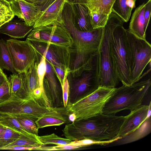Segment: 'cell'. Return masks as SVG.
I'll use <instances>...</instances> for the list:
<instances>
[{"instance_id": "obj_42", "label": "cell", "mask_w": 151, "mask_h": 151, "mask_svg": "<svg viewBox=\"0 0 151 151\" xmlns=\"http://www.w3.org/2000/svg\"><path fill=\"white\" fill-rule=\"evenodd\" d=\"M7 78L5 74L0 73V86L2 84L5 79Z\"/></svg>"}, {"instance_id": "obj_32", "label": "cell", "mask_w": 151, "mask_h": 151, "mask_svg": "<svg viewBox=\"0 0 151 151\" xmlns=\"http://www.w3.org/2000/svg\"><path fill=\"white\" fill-rule=\"evenodd\" d=\"M22 73H17L10 75L8 79L11 95L17 96L22 85Z\"/></svg>"}, {"instance_id": "obj_7", "label": "cell", "mask_w": 151, "mask_h": 151, "mask_svg": "<svg viewBox=\"0 0 151 151\" xmlns=\"http://www.w3.org/2000/svg\"><path fill=\"white\" fill-rule=\"evenodd\" d=\"M115 88L99 86L92 93L67 106L65 108L67 115L73 114L75 120H78L102 113L106 103Z\"/></svg>"}, {"instance_id": "obj_46", "label": "cell", "mask_w": 151, "mask_h": 151, "mask_svg": "<svg viewBox=\"0 0 151 151\" xmlns=\"http://www.w3.org/2000/svg\"><path fill=\"white\" fill-rule=\"evenodd\" d=\"M0 73L2 74H5L3 71V70H2L0 68Z\"/></svg>"}, {"instance_id": "obj_33", "label": "cell", "mask_w": 151, "mask_h": 151, "mask_svg": "<svg viewBox=\"0 0 151 151\" xmlns=\"http://www.w3.org/2000/svg\"><path fill=\"white\" fill-rule=\"evenodd\" d=\"M91 24L93 29L104 28L106 25L109 16L96 12H91Z\"/></svg>"}, {"instance_id": "obj_30", "label": "cell", "mask_w": 151, "mask_h": 151, "mask_svg": "<svg viewBox=\"0 0 151 151\" xmlns=\"http://www.w3.org/2000/svg\"><path fill=\"white\" fill-rule=\"evenodd\" d=\"M21 134L18 132L6 127L0 134V150L18 139Z\"/></svg>"}, {"instance_id": "obj_8", "label": "cell", "mask_w": 151, "mask_h": 151, "mask_svg": "<svg viewBox=\"0 0 151 151\" xmlns=\"http://www.w3.org/2000/svg\"><path fill=\"white\" fill-rule=\"evenodd\" d=\"M99 72L98 52L91 70L83 72L76 77H73L70 73L68 75L69 92L67 106L92 93L99 86Z\"/></svg>"}, {"instance_id": "obj_9", "label": "cell", "mask_w": 151, "mask_h": 151, "mask_svg": "<svg viewBox=\"0 0 151 151\" xmlns=\"http://www.w3.org/2000/svg\"><path fill=\"white\" fill-rule=\"evenodd\" d=\"M26 40L35 50L39 59L44 56L51 64L63 68L66 76L70 73L69 47L27 38Z\"/></svg>"}, {"instance_id": "obj_35", "label": "cell", "mask_w": 151, "mask_h": 151, "mask_svg": "<svg viewBox=\"0 0 151 151\" xmlns=\"http://www.w3.org/2000/svg\"><path fill=\"white\" fill-rule=\"evenodd\" d=\"M11 96L8 78L0 86V103L8 99Z\"/></svg>"}, {"instance_id": "obj_19", "label": "cell", "mask_w": 151, "mask_h": 151, "mask_svg": "<svg viewBox=\"0 0 151 151\" xmlns=\"http://www.w3.org/2000/svg\"><path fill=\"white\" fill-rule=\"evenodd\" d=\"M76 27L82 31H89L93 29L91 24V12L85 4H70Z\"/></svg>"}, {"instance_id": "obj_11", "label": "cell", "mask_w": 151, "mask_h": 151, "mask_svg": "<svg viewBox=\"0 0 151 151\" xmlns=\"http://www.w3.org/2000/svg\"><path fill=\"white\" fill-rule=\"evenodd\" d=\"M6 42L16 70L18 73L26 72L37 60L35 50L26 40L11 39Z\"/></svg>"}, {"instance_id": "obj_4", "label": "cell", "mask_w": 151, "mask_h": 151, "mask_svg": "<svg viewBox=\"0 0 151 151\" xmlns=\"http://www.w3.org/2000/svg\"><path fill=\"white\" fill-rule=\"evenodd\" d=\"M117 14L112 12L103 28L98 50L99 86L115 88L120 81L111 56L110 46L111 33Z\"/></svg>"}, {"instance_id": "obj_18", "label": "cell", "mask_w": 151, "mask_h": 151, "mask_svg": "<svg viewBox=\"0 0 151 151\" xmlns=\"http://www.w3.org/2000/svg\"><path fill=\"white\" fill-rule=\"evenodd\" d=\"M66 113L65 108H54L45 112L35 122L37 129L45 127L60 126L70 122Z\"/></svg>"}, {"instance_id": "obj_14", "label": "cell", "mask_w": 151, "mask_h": 151, "mask_svg": "<svg viewBox=\"0 0 151 151\" xmlns=\"http://www.w3.org/2000/svg\"><path fill=\"white\" fill-rule=\"evenodd\" d=\"M65 3L64 0H55L41 12L33 28L61 23L62 11Z\"/></svg>"}, {"instance_id": "obj_37", "label": "cell", "mask_w": 151, "mask_h": 151, "mask_svg": "<svg viewBox=\"0 0 151 151\" xmlns=\"http://www.w3.org/2000/svg\"><path fill=\"white\" fill-rule=\"evenodd\" d=\"M50 64L62 87L65 78L67 76L65 75V71L63 68L58 66L52 64L50 63Z\"/></svg>"}, {"instance_id": "obj_21", "label": "cell", "mask_w": 151, "mask_h": 151, "mask_svg": "<svg viewBox=\"0 0 151 151\" xmlns=\"http://www.w3.org/2000/svg\"><path fill=\"white\" fill-rule=\"evenodd\" d=\"M33 29L24 22L13 19L5 23L0 27V33L15 38L24 37Z\"/></svg>"}, {"instance_id": "obj_23", "label": "cell", "mask_w": 151, "mask_h": 151, "mask_svg": "<svg viewBox=\"0 0 151 151\" xmlns=\"http://www.w3.org/2000/svg\"><path fill=\"white\" fill-rule=\"evenodd\" d=\"M136 0H115L112 11L119 16L124 22L129 20L133 9L136 7Z\"/></svg>"}, {"instance_id": "obj_28", "label": "cell", "mask_w": 151, "mask_h": 151, "mask_svg": "<svg viewBox=\"0 0 151 151\" xmlns=\"http://www.w3.org/2000/svg\"><path fill=\"white\" fill-rule=\"evenodd\" d=\"M14 16L10 3L5 0H0V27L13 19Z\"/></svg>"}, {"instance_id": "obj_43", "label": "cell", "mask_w": 151, "mask_h": 151, "mask_svg": "<svg viewBox=\"0 0 151 151\" xmlns=\"http://www.w3.org/2000/svg\"><path fill=\"white\" fill-rule=\"evenodd\" d=\"M151 101L150 102L149 105V107L147 111V118L151 116ZM146 118V119H147Z\"/></svg>"}, {"instance_id": "obj_40", "label": "cell", "mask_w": 151, "mask_h": 151, "mask_svg": "<svg viewBox=\"0 0 151 151\" xmlns=\"http://www.w3.org/2000/svg\"><path fill=\"white\" fill-rule=\"evenodd\" d=\"M41 146V145H40ZM16 146L2 149V150H38L40 146Z\"/></svg>"}, {"instance_id": "obj_47", "label": "cell", "mask_w": 151, "mask_h": 151, "mask_svg": "<svg viewBox=\"0 0 151 151\" xmlns=\"http://www.w3.org/2000/svg\"><path fill=\"white\" fill-rule=\"evenodd\" d=\"M9 3L12 0H5Z\"/></svg>"}, {"instance_id": "obj_12", "label": "cell", "mask_w": 151, "mask_h": 151, "mask_svg": "<svg viewBox=\"0 0 151 151\" xmlns=\"http://www.w3.org/2000/svg\"><path fill=\"white\" fill-rule=\"evenodd\" d=\"M27 38L69 47L73 42L71 36L67 29L59 23L33 28Z\"/></svg>"}, {"instance_id": "obj_13", "label": "cell", "mask_w": 151, "mask_h": 151, "mask_svg": "<svg viewBox=\"0 0 151 151\" xmlns=\"http://www.w3.org/2000/svg\"><path fill=\"white\" fill-rule=\"evenodd\" d=\"M46 72L43 81L45 96L51 108L64 107L62 88L50 62L46 59Z\"/></svg>"}, {"instance_id": "obj_41", "label": "cell", "mask_w": 151, "mask_h": 151, "mask_svg": "<svg viewBox=\"0 0 151 151\" xmlns=\"http://www.w3.org/2000/svg\"><path fill=\"white\" fill-rule=\"evenodd\" d=\"M65 2L70 4H80L86 5L87 0H64Z\"/></svg>"}, {"instance_id": "obj_24", "label": "cell", "mask_w": 151, "mask_h": 151, "mask_svg": "<svg viewBox=\"0 0 151 151\" xmlns=\"http://www.w3.org/2000/svg\"><path fill=\"white\" fill-rule=\"evenodd\" d=\"M0 124L21 134L29 137L38 139V136L26 131L19 122L12 116L4 114H0Z\"/></svg>"}, {"instance_id": "obj_17", "label": "cell", "mask_w": 151, "mask_h": 151, "mask_svg": "<svg viewBox=\"0 0 151 151\" xmlns=\"http://www.w3.org/2000/svg\"><path fill=\"white\" fill-rule=\"evenodd\" d=\"M38 63L36 61L27 72L22 73V85L17 96L25 99L33 98L34 91L40 87L37 72Z\"/></svg>"}, {"instance_id": "obj_45", "label": "cell", "mask_w": 151, "mask_h": 151, "mask_svg": "<svg viewBox=\"0 0 151 151\" xmlns=\"http://www.w3.org/2000/svg\"><path fill=\"white\" fill-rule=\"evenodd\" d=\"M6 127L0 124V134L1 133Z\"/></svg>"}, {"instance_id": "obj_29", "label": "cell", "mask_w": 151, "mask_h": 151, "mask_svg": "<svg viewBox=\"0 0 151 151\" xmlns=\"http://www.w3.org/2000/svg\"><path fill=\"white\" fill-rule=\"evenodd\" d=\"M37 138L43 145L48 144H54L57 145H66L69 144L72 141L68 139L58 136L54 133L40 136H38Z\"/></svg>"}, {"instance_id": "obj_25", "label": "cell", "mask_w": 151, "mask_h": 151, "mask_svg": "<svg viewBox=\"0 0 151 151\" xmlns=\"http://www.w3.org/2000/svg\"><path fill=\"white\" fill-rule=\"evenodd\" d=\"M115 0H87L86 5L90 12L109 16L112 12Z\"/></svg>"}, {"instance_id": "obj_6", "label": "cell", "mask_w": 151, "mask_h": 151, "mask_svg": "<svg viewBox=\"0 0 151 151\" xmlns=\"http://www.w3.org/2000/svg\"><path fill=\"white\" fill-rule=\"evenodd\" d=\"M127 49L130 85L138 82L151 62V45L146 40L138 38L126 29Z\"/></svg>"}, {"instance_id": "obj_5", "label": "cell", "mask_w": 151, "mask_h": 151, "mask_svg": "<svg viewBox=\"0 0 151 151\" xmlns=\"http://www.w3.org/2000/svg\"><path fill=\"white\" fill-rule=\"evenodd\" d=\"M124 22L117 15L112 29L110 50L115 68L123 85H129V71L127 49L126 29Z\"/></svg>"}, {"instance_id": "obj_16", "label": "cell", "mask_w": 151, "mask_h": 151, "mask_svg": "<svg viewBox=\"0 0 151 151\" xmlns=\"http://www.w3.org/2000/svg\"><path fill=\"white\" fill-rule=\"evenodd\" d=\"M149 105H142L125 116L118 137L121 138L137 129L147 118Z\"/></svg>"}, {"instance_id": "obj_15", "label": "cell", "mask_w": 151, "mask_h": 151, "mask_svg": "<svg viewBox=\"0 0 151 151\" xmlns=\"http://www.w3.org/2000/svg\"><path fill=\"white\" fill-rule=\"evenodd\" d=\"M10 3L15 16L29 26H33L42 12L34 4L24 0H12Z\"/></svg>"}, {"instance_id": "obj_31", "label": "cell", "mask_w": 151, "mask_h": 151, "mask_svg": "<svg viewBox=\"0 0 151 151\" xmlns=\"http://www.w3.org/2000/svg\"><path fill=\"white\" fill-rule=\"evenodd\" d=\"M43 145L42 143L37 138L29 137L21 134V136L13 142L1 148L16 146H39Z\"/></svg>"}, {"instance_id": "obj_44", "label": "cell", "mask_w": 151, "mask_h": 151, "mask_svg": "<svg viewBox=\"0 0 151 151\" xmlns=\"http://www.w3.org/2000/svg\"><path fill=\"white\" fill-rule=\"evenodd\" d=\"M25 1L29 3L34 4L36 2L37 0H24Z\"/></svg>"}, {"instance_id": "obj_34", "label": "cell", "mask_w": 151, "mask_h": 151, "mask_svg": "<svg viewBox=\"0 0 151 151\" xmlns=\"http://www.w3.org/2000/svg\"><path fill=\"white\" fill-rule=\"evenodd\" d=\"M37 74L40 86L43 87V81L46 72V58L45 56H42L38 64Z\"/></svg>"}, {"instance_id": "obj_3", "label": "cell", "mask_w": 151, "mask_h": 151, "mask_svg": "<svg viewBox=\"0 0 151 151\" xmlns=\"http://www.w3.org/2000/svg\"><path fill=\"white\" fill-rule=\"evenodd\" d=\"M150 79L138 82L129 85H123L115 88L114 91L106 103L103 114L115 115L124 110L130 111L142 105L150 88Z\"/></svg>"}, {"instance_id": "obj_26", "label": "cell", "mask_w": 151, "mask_h": 151, "mask_svg": "<svg viewBox=\"0 0 151 151\" xmlns=\"http://www.w3.org/2000/svg\"><path fill=\"white\" fill-rule=\"evenodd\" d=\"M0 68L9 71L12 74L17 73L14 66L6 42L3 39H0Z\"/></svg>"}, {"instance_id": "obj_27", "label": "cell", "mask_w": 151, "mask_h": 151, "mask_svg": "<svg viewBox=\"0 0 151 151\" xmlns=\"http://www.w3.org/2000/svg\"><path fill=\"white\" fill-rule=\"evenodd\" d=\"M12 116L19 122L27 132L38 136V129L35 122L38 118L26 115H17Z\"/></svg>"}, {"instance_id": "obj_22", "label": "cell", "mask_w": 151, "mask_h": 151, "mask_svg": "<svg viewBox=\"0 0 151 151\" xmlns=\"http://www.w3.org/2000/svg\"><path fill=\"white\" fill-rule=\"evenodd\" d=\"M151 132V116L147 118L136 129L117 140L120 145L135 142L146 137Z\"/></svg>"}, {"instance_id": "obj_10", "label": "cell", "mask_w": 151, "mask_h": 151, "mask_svg": "<svg viewBox=\"0 0 151 151\" xmlns=\"http://www.w3.org/2000/svg\"><path fill=\"white\" fill-rule=\"evenodd\" d=\"M52 108L40 104L33 98L23 99L13 95L0 103V114L26 115L38 118Z\"/></svg>"}, {"instance_id": "obj_38", "label": "cell", "mask_w": 151, "mask_h": 151, "mask_svg": "<svg viewBox=\"0 0 151 151\" xmlns=\"http://www.w3.org/2000/svg\"><path fill=\"white\" fill-rule=\"evenodd\" d=\"M151 12V0H149L146 3L144 13L145 27L147 29L149 23Z\"/></svg>"}, {"instance_id": "obj_1", "label": "cell", "mask_w": 151, "mask_h": 151, "mask_svg": "<svg viewBox=\"0 0 151 151\" xmlns=\"http://www.w3.org/2000/svg\"><path fill=\"white\" fill-rule=\"evenodd\" d=\"M64 25L70 33L73 43L70 47V73L73 77L91 70L98 52L104 28L82 31L76 27L71 4L65 2L62 13Z\"/></svg>"}, {"instance_id": "obj_36", "label": "cell", "mask_w": 151, "mask_h": 151, "mask_svg": "<svg viewBox=\"0 0 151 151\" xmlns=\"http://www.w3.org/2000/svg\"><path fill=\"white\" fill-rule=\"evenodd\" d=\"M62 88L64 107L66 108L68 105L69 92V86L67 76L65 78Z\"/></svg>"}, {"instance_id": "obj_2", "label": "cell", "mask_w": 151, "mask_h": 151, "mask_svg": "<svg viewBox=\"0 0 151 151\" xmlns=\"http://www.w3.org/2000/svg\"><path fill=\"white\" fill-rule=\"evenodd\" d=\"M125 116L99 114L86 119L75 120L66 124L62 132L72 141L90 139L97 141L118 140Z\"/></svg>"}, {"instance_id": "obj_39", "label": "cell", "mask_w": 151, "mask_h": 151, "mask_svg": "<svg viewBox=\"0 0 151 151\" xmlns=\"http://www.w3.org/2000/svg\"><path fill=\"white\" fill-rule=\"evenodd\" d=\"M55 0H37L34 4L41 12L43 11Z\"/></svg>"}, {"instance_id": "obj_20", "label": "cell", "mask_w": 151, "mask_h": 151, "mask_svg": "<svg viewBox=\"0 0 151 151\" xmlns=\"http://www.w3.org/2000/svg\"><path fill=\"white\" fill-rule=\"evenodd\" d=\"M146 3H143L135 10L132 14L128 31L137 37L146 40V31L145 27L144 13Z\"/></svg>"}]
</instances>
